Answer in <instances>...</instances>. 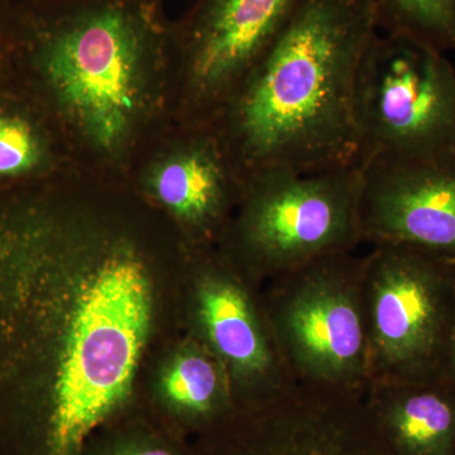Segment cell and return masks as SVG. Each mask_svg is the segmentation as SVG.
<instances>
[{
    "label": "cell",
    "instance_id": "obj_16",
    "mask_svg": "<svg viewBox=\"0 0 455 455\" xmlns=\"http://www.w3.org/2000/svg\"><path fill=\"white\" fill-rule=\"evenodd\" d=\"M47 147L25 116L0 112V178L28 175L44 166Z\"/></svg>",
    "mask_w": 455,
    "mask_h": 455
},
{
    "label": "cell",
    "instance_id": "obj_6",
    "mask_svg": "<svg viewBox=\"0 0 455 455\" xmlns=\"http://www.w3.org/2000/svg\"><path fill=\"white\" fill-rule=\"evenodd\" d=\"M368 386L440 379L455 314V265L406 247L364 256Z\"/></svg>",
    "mask_w": 455,
    "mask_h": 455
},
{
    "label": "cell",
    "instance_id": "obj_1",
    "mask_svg": "<svg viewBox=\"0 0 455 455\" xmlns=\"http://www.w3.org/2000/svg\"><path fill=\"white\" fill-rule=\"evenodd\" d=\"M379 32L368 0H304L217 128L242 182L359 166L355 83Z\"/></svg>",
    "mask_w": 455,
    "mask_h": 455
},
{
    "label": "cell",
    "instance_id": "obj_15",
    "mask_svg": "<svg viewBox=\"0 0 455 455\" xmlns=\"http://www.w3.org/2000/svg\"><path fill=\"white\" fill-rule=\"evenodd\" d=\"M377 28L445 53L455 51V0H368Z\"/></svg>",
    "mask_w": 455,
    "mask_h": 455
},
{
    "label": "cell",
    "instance_id": "obj_4",
    "mask_svg": "<svg viewBox=\"0 0 455 455\" xmlns=\"http://www.w3.org/2000/svg\"><path fill=\"white\" fill-rule=\"evenodd\" d=\"M269 329L295 382L364 394L368 329L364 256L328 254L267 281Z\"/></svg>",
    "mask_w": 455,
    "mask_h": 455
},
{
    "label": "cell",
    "instance_id": "obj_2",
    "mask_svg": "<svg viewBox=\"0 0 455 455\" xmlns=\"http://www.w3.org/2000/svg\"><path fill=\"white\" fill-rule=\"evenodd\" d=\"M161 44L145 0H86L35 33L36 61L57 108L107 157L124 151L139 130Z\"/></svg>",
    "mask_w": 455,
    "mask_h": 455
},
{
    "label": "cell",
    "instance_id": "obj_7",
    "mask_svg": "<svg viewBox=\"0 0 455 455\" xmlns=\"http://www.w3.org/2000/svg\"><path fill=\"white\" fill-rule=\"evenodd\" d=\"M361 163L381 154L455 147V68L445 53L407 36L379 32L355 83Z\"/></svg>",
    "mask_w": 455,
    "mask_h": 455
},
{
    "label": "cell",
    "instance_id": "obj_10",
    "mask_svg": "<svg viewBox=\"0 0 455 455\" xmlns=\"http://www.w3.org/2000/svg\"><path fill=\"white\" fill-rule=\"evenodd\" d=\"M304 0H199L182 31L190 113L214 125Z\"/></svg>",
    "mask_w": 455,
    "mask_h": 455
},
{
    "label": "cell",
    "instance_id": "obj_3",
    "mask_svg": "<svg viewBox=\"0 0 455 455\" xmlns=\"http://www.w3.org/2000/svg\"><path fill=\"white\" fill-rule=\"evenodd\" d=\"M84 283L38 434L40 455L79 453L127 397L148 333V276L131 250H107Z\"/></svg>",
    "mask_w": 455,
    "mask_h": 455
},
{
    "label": "cell",
    "instance_id": "obj_11",
    "mask_svg": "<svg viewBox=\"0 0 455 455\" xmlns=\"http://www.w3.org/2000/svg\"><path fill=\"white\" fill-rule=\"evenodd\" d=\"M196 314L205 348L223 364L239 405L275 396L295 382L278 353L262 296L256 298L235 269L211 265L202 271Z\"/></svg>",
    "mask_w": 455,
    "mask_h": 455
},
{
    "label": "cell",
    "instance_id": "obj_12",
    "mask_svg": "<svg viewBox=\"0 0 455 455\" xmlns=\"http://www.w3.org/2000/svg\"><path fill=\"white\" fill-rule=\"evenodd\" d=\"M147 187L197 235H217L244 184L214 125L173 147L147 170Z\"/></svg>",
    "mask_w": 455,
    "mask_h": 455
},
{
    "label": "cell",
    "instance_id": "obj_9",
    "mask_svg": "<svg viewBox=\"0 0 455 455\" xmlns=\"http://www.w3.org/2000/svg\"><path fill=\"white\" fill-rule=\"evenodd\" d=\"M362 243L406 247L455 265V147L361 164Z\"/></svg>",
    "mask_w": 455,
    "mask_h": 455
},
{
    "label": "cell",
    "instance_id": "obj_14",
    "mask_svg": "<svg viewBox=\"0 0 455 455\" xmlns=\"http://www.w3.org/2000/svg\"><path fill=\"white\" fill-rule=\"evenodd\" d=\"M164 390L176 409L209 427L235 407L229 377L205 347L188 349L173 361Z\"/></svg>",
    "mask_w": 455,
    "mask_h": 455
},
{
    "label": "cell",
    "instance_id": "obj_8",
    "mask_svg": "<svg viewBox=\"0 0 455 455\" xmlns=\"http://www.w3.org/2000/svg\"><path fill=\"white\" fill-rule=\"evenodd\" d=\"M214 427L206 455H395L363 394L307 383L235 406Z\"/></svg>",
    "mask_w": 455,
    "mask_h": 455
},
{
    "label": "cell",
    "instance_id": "obj_13",
    "mask_svg": "<svg viewBox=\"0 0 455 455\" xmlns=\"http://www.w3.org/2000/svg\"><path fill=\"white\" fill-rule=\"evenodd\" d=\"M364 403L395 455H455V387L444 379L372 385Z\"/></svg>",
    "mask_w": 455,
    "mask_h": 455
},
{
    "label": "cell",
    "instance_id": "obj_18",
    "mask_svg": "<svg viewBox=\"0 0 455 455\" xmlns=\"http://www.w3.org/2000/svg\"><path fill=\"white\" fill-rule=\"evenodd\" d=\"M118 455H175L167 451V449L160 447H147L140 449H134V451H125V453Z\"/></svg>",
    "mask_w": 455,
    "mask_h": 455
},
{
    "label": "cell",
    "instance_id": "obj_5",
    "mask_svg": "<svg viewBox=\"0 0 455 455\" xmlns=\"http://www.w3.org/2000/svg\"><path fill=\"white\" fill-rule=\"evenodd\" d=\"M359 193L361 166L254 176L244 182L230 247L259 281L319 257L353 252L362 243Z\"/></svg>",
    "mask_w": 455,
    "mask_h": 455
},
{
    "label": "cell",
    "instance_id": "obj_17",
    "mask_svg": "<svg viewBox=\"0 0 455 455\" xmlns=\"http://www.w3.org/2000/svg\"><path fill=\"white\" fill-rule=\"evenodd\" d=\"M440 379L451 383L455 387V314L453 326H451V339H449L447 357H445L444 367H443Z\"/></svg>",
    "mask_w": 455,
    "mask_h": 455
}]
</instances>
